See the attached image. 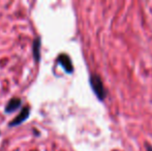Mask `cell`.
Returning a JSON list of instances; mask_svg holds the SVG:
<instances>
[{
	"mask_svg": "<svg viewBox=\"0 0 152 151\" xmlns=\"http://www.w3.org/2000/svg\"><path fill=\"white\" fill-rule=\"evenodd\" d=\"M90 85L96 97L99 101H104V97H106V90H104V84H102L100 77L97 75H92L90 77Z\"/></svg>",
	"mask_w": 152,
	"mask_h": 151,
	"instance_id": "6da1fadb",
	"label": "cell"
},
{
	"mask_svg": "<svg viewBox=\"0 0 152 151\" xmlns=\"http://www.w3.org/2000/svg\"><path fill=\"white\" fill-rule=\"evenodd\" d=\"M29 114H30V109L29 107H25L23 108V110L21 111V113L10 122V126L12 127V126H17V125H20L21 123H23L24 121H26L29 117Z\"/></svg>",
	"mask_w": 152,
	"mask_h": 151,
	"instance_id": "7a4b0ae2",
	"label": "cell"
},
{
	"mask_svg": "<svg viewBox=\"0 0 152 151\" xmlns=\"http://www.w3.org/2000/svg\"><path fill=\"white\" fill-rule=\"evenodd\" d=\"M58 62L61 64V66L64 69V71L67 74H72L74 71V66H72V62L70 60L69 56L66 54H61L58 57Z\"/></svg>",
	"mask_w": 152,
	"mask_h": 151,
	"instance_id": "3957f363",
	"label": "cell"
},
{
	"mask_svg": "<svg viewBox=\"0 0 152 151\" xmlns=\"http://www.w3.org/2000/svg\"><path fill=\"white\" fill-rule=\"evenodd\" d=\"M21 106H22V101H21L20 98H18V97H14V98L10 99L8 103L6 104L4 112L7 114L14 113V112L16 111V110H18Z\"/></svg>",
	"mask_w": 152,
	"mask_h": 151,
	"instance_id": "277c9868",
	"label": "cell"
},
{
	"mask_svg": "<svg viewBox=\"0 0 152 151\" xmlns=\"http://www.w3.org/2000/svg\"><path fill=\"white\" fill-rule=\"evenodd\" d=\"M40 46H42L40 37H36L34 39L33 44H32V54H33L34 60L36 62H38L40 60Z\"/></svg>",
	"mask_w": 152,
	"mask_h": 151,
	"instance_id": "5b68a950",
	"label": "cell"
},
{
	"mask_svg": "<svg viewBox=\"0 0 152 151\" xmlns=\"http://www.w3.org/2000/svg\"><path fill=\"white\" fill-rule=\"evenodd\" d=\"M147 151H152V146L151 145H147Z\"/></svg>",
	"mask_w": 152,
	"mask_h": 151,
	"instance_id": "8992f818",
	"label": "cell"
},
{
	"mask_svg": "<svg viewBox=\"0 0 152 151\" xmlns=\"http://www.w3.org/2000/svg\"><path fill=\"white\" fill-rule=\"evenodd\" d=\"M34 151H36V150H34Z\"/></svg>",
	"mask_w": 152,
	"mask_h": 151,
	"instance_id": "52a82bcc",
	"label": "cell"
}]
</instances>
